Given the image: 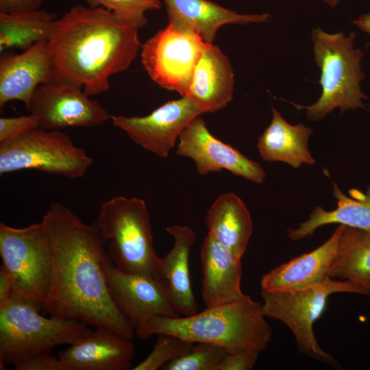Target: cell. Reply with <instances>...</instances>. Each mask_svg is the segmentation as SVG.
<instances>
[{
    "mask_svg": "<svg viewBox=\"0 0 370 370\" xmlns=\"http://www.w3.org/2000/svg\"><path fill=\"white\" fill-rule=\"evenodd\" d=\"M27 110L37 117L39 127L47 130L92 127L111 119L108 111L82 88L54 82L36 89Z\"/></svg>",
    "mask_w": 370,
    "mask_h": 370,
    "instance_id": "8fae6325",
    "label": "cell"
},
{
    "mask_svg": "<svg viewBox=\"0 0 370 370\" xmlns=\"http://www.w3.org/2000/svg\"><path fill=\"white\" fill-rule=\"evenodd\" d=\"M90 8H103L121 21L138 28L145 26L147 12L161 8L160 0H84Z\"/></svg>",
    "mask_w": 370,
    "mask_h": 370,
    "instance_id": "83f0119b",
    "label": "cell"
},
{
    "mask_svg": "<svg viewBox=\"0 0 370 370\" xmlns=\"http://www.w3.org/2000/svg\"><path fill=\"white\" fill-rule=\"evenodd\" d=\"M95 223L108 244V256L118 270L164 279L160 270V258L153 247L144 200L114 197L101 204Z\"/></svg>",
    "mask_w": 370,
    "mask_h": 370,
    "instance_id": "5b68a950",
    "label": "cell"
},
{
    "mask_svg": "<svg viewBox=\"0 0 370 370\" xmlns=\"http://www.w3.org/2000/svg\"><path fill=\"white\" fill-rule=\"evenodd\" d=\"M12 292V278L9 272L1 266L0 268V306L10 298Z\"/></svg>",
    "mask_w": 370,
    "mask_h": 370,
    "instance_id": "836d02e7",
    "label": "cell"
},
{
    "mask_svg": "<svg viewBox=\"0 0 370 370\" xmlns=\"http://www.w3.org/2000/svg\"><path fill=\"white\" fill-rule=\"evenodd\" d=\"M162 1L166 6L169 24L177 29L190 32L209 44L213 42L218 29L224 25L263 23L271 17L267 13L238 14L209 0Z\"/></svg>",
    "mask_w": 370,
    "mask_h": 370,
    "instance_id": "ac0fdd59",
    "label": "cell"
},
{
    "mask_svg": "<svg viewBox=\"0 0 370 370\" xmlns=\"http://www.w3.org/2000/svg\"><path fill=\"white\" fill-rule=\"evenodd\" d=\"M225 348L212 343H195L185 354L164 365L162 370H217L226 354Z\"/></svg>",
    "mask_w": 370,
    "mask_h": 370,
    "instance_id": "4316f807",
    "label": "cell"
},
{
    "mask_svg": "<svg viewBox=\"0 0 370 370\" xmlns=\"http://www.w3.org/2000/svg\"><path fill=\"white\" fill-rule=\"evenodd\" d=\"M173 236L171 251L160 258L162 276L168 282L170 299L179 315L189 316L198 312L191 288L188 260L190 251L196 241L195 232L187 226L173 225L166 228Z\"/></svg>",
    "mask_w": 370,
    "mask_h": 370,
    "instance_id": "44dd1931",
    "label": "cell"
},
{
    "mask_svg": "<svg viewBox=\"0 0 370 370\" xmlns=\"http://www.w3.org/2000/svg\"><path fill=\"white\" fill-rule=\"evenodd\" d=\"M345 225L339 224L332 236L315 249L296 257L264 274L262 291H292L323 282L333 261Z\"/></svg>",
    "mask_w": 370,
    "mask_h": 370,
    "instance_id": "d6986e66",
    "label": "cell"
},
{
    "mask_svg": "<svg viewBox=\"0 0 370 370\" xmlns=\"http://www.w3.org/2000/svg\"><path fill=\"white\" fill-rule=\"evenodd\" d=\"M45 0H0V13L12 14L40 9Z\"/></svg>",
    "mask_w": 370,
    "mask_h": 370,
    "instance_id": "d6a6232c",
    "label": "cell"
},
{
    "mask_svg": "<svg viewBox=\"0 0 370 370\" xmlns=\"http://www.w3.org/2000/svg\"><path fill=\"white\" fill-rule=\"evenodd\" d=\"M92 159L60 130L40 127L0 143V174L34 169L69 178L85 176Z\"/></svg>",
    "mask_w": 370,
    "mask_h": 370,
    "instance_id": "9c48e42d",
    "label": "cell"
},
{
    "mask_svg": "<svg viewBox=\"0 0 370 370\" xmlns=\"http://www.w3.org/2000/svg\"><path fill=\"white\" fill-rule=\"evenodd\" d=\"M16 370H70L58 356L45 351L32 355L14 364Z\"/></svg>",
    "mask_w": 370,
    "mask_h": 370,
    "instance_id": "4dcf8cb0",
    "label": "cell"
},
{
    "mask_svg": "<svg viewBox=\"0 0 370 370\" xmlns=\"http://www.w3.org/2000/svg\"><path fill=\"white\" fill-rule=\"evenodd\" d=\"M331 8H335L336 5L339 3L340 0H323Z\"/></svg>",
    "mask_w": 370,
    "mask_h": 370,
    "instance_id": "d590c367",
    "label": "cell"
},
{
    "mask_svg": "<svg viewBox=\"0 0 370 370\" xmlns=\"http://www.w3.org/2000/svg\"><path fill=\"white\" fill-rule=\"evenodd\" d=\"M262 312V304L249 295L219 306L206 307L195 314L181 317L151 316L142 319L135 334L146 340L151 336L171 334L193 343L219 345L227 352L263 351L272 330Z\"/></svg>",
    "mask_w": 370,
    "mask_h": 370,
    "instance_id": "3957f363",
    "label": "cell"
},
{
    "mask_svg": "<svg viewBox=\"0 0 370 370\" xmlns=\"http://www.w3.org/2000/svg\"><path fill=\"white\" fill-rule=\"evenodd\" d=\"M0 255L12 278L13 293L42 309L53 268L51 239L44 222L23 228L0 223Z\"/></svg>",
    "mask_w": 370,
    "mask_h": 370,
    "instance_id": "52a82bcc",
    "label": "cell"
},
{
    "mask_svg": "<svg viewBox=\"0 0 370 370\" xmlns=\"http://www.w3.org/2000/svg\"><path fill=\"white\" fill-rule=\"evenodd\" d=\"M234 88L230 60L217 46L206 43L185 97L194 101L204 113L215 112L231 101Z\"/></svg>",
    "mask_w": 370,
    "mask_h": 370,
    "instance_id": "ffe728a7",
    "label": "cell"
},
{
    "mask_svg": "<svg viewBox=\"0 0 370 370\" xmlns=\"http://www.w3.org/2000/svg\"><path fill=\"white\" fill-rule=\"evenodd\" d=\"M260 352L243 349L227 352L217 370H249L257 360Z\"/></svg>",
    "mask_w": 370,
    "mask_h": 370,
    "instance_id": "1f68e13d",
    "label": "cell"
},
{
    "mask_svg": "<svg viewBox=\"0 0 370 370\" xmlns=\"http://www.w3.org/2000/svg\"><path fill=\"white\" fill-rule=\"evenodd\" d=\"M328 276L370 291V232L345 225Z\"/></svg>",
    "mask_w": 370,
    "mask_h": 370,
    "instance_id": "d4e9b609",
    "label": "cell"
},
{
    "mask_svg": "<svg viewBox=\"0 0 370 370\" xmlns=\"http://www.w3.org/2000/svg\"><path fill=\"white\" fill-rule=\"evenodd\" d=\"M176 154L192 159L200 175L225 169L256 184H261L266 176L258 162L215 138L199 116L193 119L180 135Z\"/></svg>",
    "mask_w": 370,
    "mask_h": 370,
    "instance_id": "4fadbf2b",
    "label": "cell"
},
{
    "mask_svg": "<svg viewBox=\"0 0 370 370\" xmlns=\"http://www.w3.org/2000/svg\"><path fill=\"white\" fill-rule=\"evenodd\" d=\"M200 260L201 293L206 307L234 302L246 296L241 288V259L208 234L201 247Z\"/></svg>",
    "mask_w": 370,
    "mask_h": 370,
    "instance_id": "e0dca14e",
    "label": "cell"
},
{
    "mask_svg": "<svg viewBox=\"0 0 370 370\" xmlns=\"http://www.w3.org/2000/svg\"><path fill=\"white\" fill-rule=\"evenodd\" d=\"M134 352L132 340L107 328L96 327L59 352L58 357L70 370H125L132 369Z\"/></svg>",
    "mask_w": 370,
    "mask_h": 370,
    "instance_id": "2e32d148",
    "label": "cell"
},
{
    "mask_svg": "<svg viewBox=\"0 0 370 370\" xmlns=\"http://www.w3.org/2000/svg\"><path fill=\"white\" fill-rule=\"evenodd\" d=\"M312 133V129L302 123L290 124L273 108L271 121L258 138L260 156L264 161L282 162L295 169L314 164L308 149Z\"/></svg>",
    "mask_w": 370,
    "mask_h": 370,
    "instance_id": "7402d4cb",
    "label": "cell"
},
{
    "mask_svg": "<svg viewBox=\"0 0 370 370\" xmlns=\"http://www.w3.org/2000/svg\"><path fill=\"white\" fill-rule=\"evenodd\" d=\"M104 269L112 299L134 329L148 317L180 316L171 303L166 280L123 273L114 267L109 257Z\"/></svg>",
    "mask_w": 370,
    "mask_h": 370,
    "instance_id": "5bb4252c",
    "label": "cell"
},
{
    "mask_svg": "<svg viewBox=\"0 0 370 370\" xmlns=\"http://www.w3.org/2000/svg\"><path fill=\"white\" fill-rule=\"evenodd\" d=\"M356 34L343 32L330 34L319 27L311 30L314 60L321 70L319 83L321 94L318 100L307 106L293 104L305 110L307 118L319 121L336 108L341 112L349 109L365 108L360 82L365 79L361 69L363 52L354 48Z\"/></svg>",
    "mask_w": 370,
    "mask_h": 370,
    "instance_id": "277c9868",
    "label": "cell"
},
{
    "mask_svg": "<svg viewBox=\"0 0 370 370\" xmlns=\"http://www.w3.org/2000/svg\"><path fill=\"white\" fill-rule=\"evenodd\" d=\"M203 110L187 97L166 101L145 116H111L112 124L135 143L162 158L169 156L175 141Z\"/></svg>",
    "mask_w": 370,
    "mask_h": 370,
    "instance_id": "7c38bea8",
    "label": "cell"
},
{
    "mask_svg": "<svg viewBox=\"0 0 370 370\" xmlns=\"http://www.w3.org/2000/svg\"><path fill=\"white\" fill-rule=\"evenodd\" d=\"M51 82L47 40H41L17 53H3L0 58V107L11 101H22L27 110L36 89Z\"/></svg>",
    "mask_w": 370,
    "mask_h": 370,
    "instance_id": "9a60e30c",
    "label": "cell"
},
{
    "mask_svg": "<svg viewBox=\"0 0 370 370\" xmlns=\"http://www.w3.org/2000/svg\"><path fill=\"white\" fill-rule=\"evenodd\" d=\"M158 336L151 353L132 369H161L168 362L187 353L195 343L171 334H162Z\"/></svg>",
    "mask_w": 370,
    "mask_h": 370,
    "instance_id": "f1b7e54d",
    "label": "cell"
},
{
    "mask_svg": "<svg viewBox=\"0 0 370 370\" xmlns=\"http://www.w3.org/2000/svg\"><path fill=\"white\" fill-rule=\"evenodd\" d=\"M208 234L241 259L252 232L249 212L242 199L229 193L218 197L206 217Z\"/></svg>",
    "mask_w": 370,
    "mask_h": 370,
    "instance_id": "603a6c76",
    "label": "cell"
},
{
    "mask_svg": "<svg viewBox=\"0 0 370 370\" xmlns=\"http://www.w3.org/2000/svg\"><path fill=\"white\" fill-rule=\"evenodd\" d=\"M138 29L103 8L72 7L54 21L47 40L51 82L77 86L90 97L107 92L110 76L138 55Z\"/></svg>",
    "mask_w": 370,
    "mask_h": 370,
    "instance_id": "7a4b0ae2",
    "label": "cell"
},
{
    "mask_svg": "<svg viewBox=\"0 0 370 370\" xmlns=\"http://www.w3.org/2000/svg\"><path fill=\"white\" fill-rule=\"evenodd\" d=\"M55 14L36 10L12 14L0 13V51L16 48L26 50L41 40H47Z\"/></svg>",
    "mask_w": 370,
    "mask_h": 370,
    "instance_id": "484cf974",
    "label": "cell"
},
{
    "mask_svg": "<svg viewBox=\"0 0 370 370\" xmlns=\"http://www.w3.org/2000/svg\"><path fill=\"white\" fill-rule=\"evenodd\" d=\"M38 127H39L38 119L32 114L16 117H1L0 143Z\"/></svg>",
    "mask_w": 370,
    "mask_h": 370,
    "instance_id": "f546056e",
    "label": "cell"
},
{
    "mask_svg": "<svg viewBox=\"0 0 370 370\" xmlns=\"http://www.w3.org/2000/svg\"><path fill=\"white\" fill-rule=\"evenodd\" d=\"M206 44L169 23L141 45V62L154 82L185 97Z\"/></svg>",
    "mask_w": 370,
    "mask_h": 370,
    "instance_id": "30bf717a",
    "label": "cell"
},
{
    "mask_svg": "<svg viewBox=\"0 0 370 370\" xmlns=\"http://www.w3.org/2000/svg\"><path fill=\"white\" fill-rule=\"evenodd\" d=\"M40 310L13 292L0 306L1 369L56 346L72 345L93 331L77 320L47 318Z\"/></svg>",
    "mask_w": 370,
    "mask_h": 370,
    "instance_id": "8992f818",
    "label": "cell"
},
{
    "mask_svg": "<svg viewBox=\"0 0 370 370\" xmlns=\"http://www.w3.org/2000/svg\"><path fill=\"white\" fill-rule=\"evenodd\" d=\"M349 193L351 197L344 195L333 184V195L337 200V207L331 211L315 207L306 221L297 228L287 230L288 237L292 241L302 239L312 235L318 227L332 223L370 232V186L366 193L352 189Z\"/></svg>",
    "mask_w": 370,
    "mask_h": 370,
    "instance_id": "cb8c5ba5",
    "label": "cell"
},
{
    "mask_svg": "<svg viewBox=\"0 0 370 370\" xmlns=\"http://www.w3.org/2000/svg\"><path fill=\"white\" fill-rule=\"evenodd\" d=\"M42 221L51 239L53 268L42 309L51 316L107 328L132 340L135 329L109 291L104 264L107 243L95 223L83 222L54 202Z\"/></svg>",
    "mask_w": 370,
    "mask_h": 370,
    "instance_id": "6da1fadb",
    "label": "cell"
},
{
    "mask_svg": "<svg viewBox=\"0 0 370 370\" xmlns=\"http://www.w3.org/2000/svg\"><path fill=\"white\" fill-rule=\"evenodd\" d=\"M352 293L370 296V291L347 280L326 278L320 284L292 291H261L262 312L277 319L293 332L301 352L319 360L333 361L321 348L313 332V324L323 313L329 296Z\"/></svg>",
    "mask_w": 370,
    "mask_h": 370,
    "instance_id": "ba28073f",
    "label": "cell"
},
{
    "mask_svg": "<svg viewBox=\"0 0 370 370\" xmlns=\"http://www.w3.org/2000/svg\"><path fill=\"white\" fill-rule=\"evenodd\" d=\"M352 23L362 31L368 34L370 37V12L360 14L357 19L353 20ZM369 45H370V38Z\"/></svg>",
    "mask_w": 370,
    "mask_h": 370,
    "instance_id": "e575fe53",
    "label": "cell"
}]
</instances>
